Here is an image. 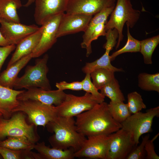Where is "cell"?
Returning <instances> with one entry per match:
<instances>
[{"mask_svg": "<svg viewBox=\"0 0 159 159\" xmlns=\"http://www.w3.org/2000/svg\"><path fill=\"white\" fill-rule=\"evenodd\" d=\"M114 73L107 69L99 68L92 72L90 75L92 83L99 90L115 78Z\"/></svg>", "mask_w": 159, "mask_h": 159, "instance_id": "484cf974", "label": "cell"}, {"mask_svg": "<svg viewBox=\"0 0 159 159\" xmlns=\"http://www.w3.org/2000/svg\"><path fill=\"white\" fill-rule=\"evenodd\" d=\"M115 6L106 8L94 15L90 20L83 36L81 47L86 49V56L88 57L92 52L91 39L94 30L99 24L107 22L109 16L111 14Z\"/></svg>", "mask_w": 159, "mask_h": 159, "instance_id": "44dd1931", "label": "cell"}, {"mask_svg": "<svg viewBox=\"0 0 159 159\" xmlns=\"http://www.w3.org/2000/svg\"><path fill=\"white\" fill-rule=\"evenodd\" d=\"M43 28V26H41L38 31L25 37L16 44L15 51L8 63L7 67L33 52L39 42Z\"/></svg>", "mask_w": 159, "mask_h": 159, "instance_id": "ac0fdd59", "label": "cell"}, {"mask_svg": "<svg viewBox=\"0 0 159 159\" xmlns=\"http://www.w3.org/2000/svg\"><path fill=\"white\" fill-rule=\"evenodd\" d=\"M24 91L17 90L0 84V112L6 119L13 114V111L18 105L17 96Z\"/></svg>", "mask_w": 159, "mask_h": 159, "instance_id": "d6986e66", "label": "cell"}, {"mask_svg": "<svg viewBox=\"0 0 159 159\" xmlns=\"http://www.w3.org/2000/svg\"><path fill=\"white\" fill-rule=\"evenodd\" d=\"M159 133L156 135L151 140L149 139L147 141L145 146V150L146 155L145 158L146 159H159V157L156 153L155 150L154 141L157 138Z\"/></svg>", "mask_w": 159, "mask_h": 159, "instance_id": "d590c367", "label": "cell"}, {"mask_svg": "<svg viewBox=\"0 0 159 159\" xmlns=\"http://www.w3.org/2000/svg\"><path fill=\"white\" fill-rule=\"evenodd\" d=\"M46 126L49 132L54 133L48 139L54 148L62 150L72 148L76 152L87 139L77 131L74 117L57 116Z\"/></svg>", "mask_w": 159, "mask_h": 159, "instance_id": "7a4b0ae2", "label": "cell"}, {"mask_svg": "<svg viewBox=\"0 0 159 159\" xmlns=\"http://www.w3.org/2000/svg\"><path fill=\"white\" fill-rule=\"evenodd\" d=\"M92 16L78 13H63L57 34V38L86 29Z\"/></svg>", "mask_w": 159, "mask_h": 159, "instance_id": "9a60e30c", "label": "cell"}, {"mask_svg": "<svg viewBox=\"0 0 159 159\" xmlns=\"http://www.w3.org/2000/svg\"><path fill=\"white\" fill-rule=\"evenodd\" d=\"M107 104L104 101L97 103L92 109L76 116L77 131L88 137L108 135L120 129L121 124L113 119L108 110Z\"/></svg>", "mask_w": 159, "mask_h": 159, "instance_id": "6da1fadb", "label": "cell"}, {"mask_svg": "<svg viewBox=\"0 0 159 159\" xmlns=\"http://www.w3.org/2000/svg\"><path fill=\"white\" fill-rule=\"evenodd\" d=\"M107 108L113 119L120 124L131 115L127 103L123 102H113L110 101L107 104Z\"/></svg>", "mask_w": 159, "mask_h": 159, "instance_id": "4316f807", "label": "cell"}, {"mask_svg": "<svg viewBox=\"0 0 159 159\" xmlns=\"http://www.w3.org/2000/svg\"><path fill=\"white\" fill-rule=\"evenodd\" d=\"M136 146L131 134L121 128L114 133L108 159H126Z\"/></svg>", "mask_w": 159, "mask_h": 159, "instance_id": "4fadbf2b", "label": "cell"}, {"mask_svg": "<svg viewBox=\"0 0 159 159\" xmlns=\"http://www.w3.org/2000/svg\"><path fill=\"white\" fill-rule=\"evenodd\" d=\"M14 113L9 119L0 118V139L6 137H22L35 143L40 139L37 127L32 123H27L24 112Z\"/></svg>", "mask_w": 159, "mask_h": 159, "instance_id": "277c9868", "label": "cell"}, {"mask_svg": "<svg viewBox=\"0 0 159 159\" xmlns=\"http://www.w3.org/2000/svg\"><path fill=\"white\" fill-rule=\"evenodd\" d=\"M138 87L147 91L159 92V73L149 74L141 73L138 76Z\"/></svg>", "mask_w": 159, "mask_h": 159, "instance_id": "83f0119b", "label": "cell"}, {"mask_svg": "<svg viewBox=\"0 0 159 159\" xmlns=\"http://www.w3.org/2000/svg\"><path fill=\"white\" fill-rule=\"evenodd\" d=\"M55 86L58 89L63 91L69 90L75 91L82 90V83L81 81H74L68 82L65 81H62L57 82Z\"/></svg>", "mask_w": 159, "mask_h": 159, "instance_id": "e575fe53", "label": "cell"}, {"mask_svg": "<svg viewBox=\"0 0 159 159\" xmlns=\"http://www.w3.org/2000/svg\"><path fill=\"white\" fill-rule=\"evenodd\" d=\"M0 31L9 44L16 45L28 36L39 29L34 24L26 25L10 21L0 18Z\"/></svg>", "mask_w": 159, "mask_h": 159, "instance_id": "5bb4252c", "label": "cell"}, {"mask_svg": "<svg viewBox=\"0 0 159 159\" xmlns=\"http://www.w3.org/2000/svg\"><path fill=\"white\" fill-rule=\"evenodd\" d=\"M18 105L13 113L20 111L26 115L30 123L36 127H45L47 124L57 116L56 106L43 103L39 101L28 100L19 101Z\"/></svg>", "mask_w": 159, "mask_h": 159, "instance_id": "8992f818", "label": "cell"}, {"mask_svg": "<svg viewBox=\"0 0 159 159\" xmlns=\"http://www.w3.org/2000/svg\"><path fill=\"white\" fill-rule=\"evenodd\" d=\"M10 45L0 31V46H5Z\"/></svg>", "mask_w": 159, "mask_h": 159, "instance_id": "f35d334b", "label": "cell"}, {"mask_svg": "<svg viewBox=\"0 0 159 159\" xmlns=\"http://www.w3.org/2000/svg\"><path fill=\"white\" fill-rule=\"evenodd\" d=\"M106 42L104 45L105 51L104 54L99 59L91 62L87 63L82 69V72L86 74L90 73L94 70L99 68H105L114 72H122V68L113 66L111 63L110 52L116 44L118 34L115 29H110L106 32L105 36Z\"/></svg>", "mask_w": 159, "mask_h": 159, "instance_id": "30bf717a", "label": "cell"}, {"mask_svg": "<svg viewBox=\"0 0 159 159\" xmlns=\"http://www.w3.org/2000/svg\"><path fill=\"white\" fill-rule=\"evenodd\" d=\"M33 58L32 53L18 60L3 71L0 75V84L13 89L21 70Z\"/></svg>", "mask_w": 159, "mask_h": 159, "instance_id": "7402d4cb", "label": "cell"}, {"mask_svg": "<svg viewBox=\"0 0 159 159\" xmlns=\"http://www.w3.org/2000/svg\"><path fill=\"white\" fill-rule=\"evenodd\" d=\"M48 59L49 56L46 54L42 58L36 59L34 65L27 66L23 75L16 79L13 87L16 89L39 87L47 90H51L47 77L49 71L47 66Z\"/></svg>", "mask_w": 159, "mask_h": 159, "instance_id": "5b68a950", "label": "cell"}, {"mask_svg": "<svg viewBox=\"0 0 159 159\" xmlns=\"http://www.w3.org/2000/svg\"><path fill=\"white\" fill-rule=\"evenodd\" d=\"M66 94L63 91L47 90L40 88L34 87L27 89L17 97L19 101L28 100H37L49 105H60L64 100Z\"/></svg>", "mask_w": 159, "mask_h": 159, "instance_id": "2e32d148", "label": "cell"}, {"mask_svg": "<svg viewBox=\"0 0 159 159\" xmlns=\"http://www.w3.org/2000/svg\"></svg>", "mask_w": 159, "mask_h": 159, "instance_id": "b9f144b4", "label": "cell"}, {"mask_svg": "<svg viewBox=\"0 0 159 159\" xmlns=\"http://www.w3.org/2000/svg\"><path fill=\"white\" fill-rule=\"evenodd\" d=\"M16 47V45L13 44L0 47V72L5 59Z\"/></svg>", "mask_w": 159, "mask_h": 159, "instance_id": "8d00e7d4", "label": "cell"}, {"mask_svg": "<svg viewBox=\"0 0 159 159\" xmlns=\"http://www.w3.org/2000/svg\"><path fill=\"white\" fill-rule=\"evenodd\" d=\"M82 82V90L91 94L99 103L104 101L105 97L98 92V90L91 81L90 73L86 74Z\"/></svg>", "mask_w": 159, "mask_h": 159, "instance_id": "d6a6232c", "label": "cell"}, {"mask_svg": "<svg viewBox=\"0 0 159 159\" xmlns=\"http://www.w3.org/2000/svg\"><path fill=\"white\" fill-rule=\"evenodd\" d=\"M127 103L129 110L131 114L139 112L146 108L141 95L136 91L128 93L127 95Z\"/></svg>", "mask_w": 159, "mask_h": 159, "instance_id": "4dcf8cb0", "label": "cell"}, {"mask_svg": "<svg viewBox=\"0 0 159 159\" xmlns=\"http://www.w3.org/2000/svg\"><path fill=\"white\" fill-rule=\"evenodd\" d=\"M35 143L26 138L8 137L3 141H0V146L13 150H28L34 149Z\"/></svg>", "mask_w": 159, "mask_h": 159, "instance_id": "d4e9b609", "label": "cell"}, {"mask_svg": "<svg viewBox=\"0 0 159 159\" xmlns=\"http://www.w3.org/2000/svg\"><path fill=\"white\" fill-rule=\"evenodd\" d=\"M159 43V35L140 41V52L143 55L145 64H152V55Z\"/></svg>", "mask_w": 159, "mask_h": 159, "instance_id": "f1b7e54d", "label": "cell"}, {"mask_svg": "<svg viewBox=\"0 0 159 159\" xmlns=\"http://www.w3.org/2000/svg\"><path fill=\"white\" fill-rule=\"evenodd\" d=\"M150 135L147 134L143 137L142 142L138 146H137L127 157L126 159H143L145 157L146 153L145 146Z\"/></svg>", "mask_w": 159, "mask_h": 159, "instance_id": "836d02e7", "label": "cell"}, {"mask_svg": "<svg viewBox=\"0 0 159 159\" xmlns=\"http://www.w3.org/2000/svg\"><path fill=\"white\" fill-rule=\"evenodd\" d=\"M140 14L139 10L134 9L130 0H117L111 13L110 18L105 25V29H116L118 37L116 48L119 47L123 39V28L126 23L129 28H133L138 20Z\"/></svg>", "mask_w": 159, "mask_h": 159, "instance_id": "3957f363", "label": "cell"}, {"mask_svg": "<svg viewBox=\"0 0 159 159\" xmlns=\"http://www.w3.org/2000/svg\"><path fill=\"white\" fill-rule=\"evenodd\" d=\"M34 149L38 153H34L35 159H72L74 157V150L72 148L62 150L52 147L50 148L45 145L43 141L35 144Z\"/></svg>", "mask_w": 159, "mask_h": 159, "instance_id": "ffe728a7", "label": "cell"}, {"mask_svg": "<svg viewBox=\"0 0 159 159\" xmlns=\"http://www.w3.org/2000/svg\"><path fill=\"white\" fill-rule=\"evenodd\" d=\"M35 0H28L27 1L24 5V6L26 7H28L35 2Z\"/></svg>", "mask_w": 159, "mask_h": 159, "instance_id": "ab89813d", "label": "cell"}, {"mask_svg": "<svg viewBox=\"0 0 159 159\" xmlns=\"http://www.w3.org/2000/svg\"><path fill=\"white\" fill-rule=\"evenodd\" d=\"M22 6L21 0H0V18L9 21L20 23L17 10Z\"/></svg>", "mask_w": 159, "mask_h": 159, "instance_id": "603a6c76", "label": "cell"}, {"mask_svg": "<svg viewBox=\"0 0 159 159\" xmlns=\"http://www.w3.org/2000/svg\"><path fill=\"white\" fill-rule=\"evenodd\" d=\"M0 154L4 159L32 158L30 150H13L0 146Z\"/></svg>", "mask_w": 159, "mask_h": 159, "instance_id": "1f68e13d", "label": "cell"}, {"mask_svg": "<svg viewBox=\"0 0 159 159\" xmlns=\"http://www.w3.org/2000/svg\"><path fill=\"white\" fill-rule=\"evenodd\" d=\"M63 14L50 18L42 25L43 27L42 34L39 43L32 53L33 58L42 55L56 42L57 34Z\"/></svg>", "mask_w": 159, "mask_h": 159, "instance_id": "7c38bea8", "label": "cell"}, {"mask_svg": "<svg viewBox=\"0 0 159 159\" xmlns=\"http://www.w3.org/2000/svg\"><path fill=\"white\" fill-rule=\"evenodd\" d=\"M2 116V113L0 112V118H1V116Z\"/></svg>", "mask_w": 159, "mask_h": 159, "instance_id": "60d3db41", "label": "cell"}, {"mask_svg": "<svg viewBox=\"0 0 159 159\" xmlns=\"http://www.w3.org/2000/svg\"><path fill=\"white\" fill-rule=\"evenodd\" d=\"M115 0H69L66 13L93 16L103 10L115 6Z\"/></svg>", "mask_w": 159, "mask_h": 159, "instance_id": "e0dca14e", "label": "cell"}, {"mask_svg": "<svg viewBox=\"0 0 159 159\" xmlns=\"http://www.w3.org/2000/svg\"><path fill=\"white\" fill-rule=\"evenodd\" d=\"M127 39L126 43L122 48L114 52L110 56L111 61L114 60L117 56L124 53L140 52V41L132 36L130 32L129 26L127 24Z\"/></svg>", "mask_w": 159, "mask_h": 159, "instance_id": "f546056e", "label": "cell"}, {"mask_svg": "<svg viewBox=\"0 0 159 159\" xmlns=\"http://www.w3.org/2000/svg\"><path fill=\"white\" fill-rule=\"evenodd\" d=\"M159 116V106L148 109L145 112L140 111L131 114L122 123L121 128L131 134L137 146L142 135L152 131L153 119Z\"/></svg>", "mask_w": 159, "mask_h": 159, "instance_id": "52a82bcc", "label": "cell"}, {"mask_svg": "<svg viewBox=\"0 0 159 159\" xmlns=\"http://www.w3.org/2000/svg\"><path fill=\"white\" fill-rule=\"evenodd\" d=\"M117 80L114 78L109 83L100 90V93L107 97L113 102H124L125 99Z\"/></svg>", "mask_w": 159, "mask_h": 159, "instance_id": "cb8c5ba5", "label": "cell"}, {"mask_svg": "<svg viewBox=\"0 0 159 159\" xmlns=\"http://www.w3.org/2000/svg\"><path fill=\"white\" fill-rule=\"evenodd\" d=\"M106 22H103L98 24L95 28L92 34L91 39L92 42L93 41L97 39L101 36H105L106 33L105 25Z\"/></svg>", "mask_w": 159, "mask_h": 159, "instance_id": "74e56055", "label": "cell"}, {"mask_svg": "<svg viewBox=\"0 0 159 159\" xmlns=\"http://www.w3.org/2000/svg\"><path fill=\"white\" fill-rule=\"evenodd\" d=\"M69 0H35L34 21L42 25L50 18L64 13Z\"/></svg>", "mask_w": 159, "mask_h": 159, "instance_id": "8fae6325", "label": "cell"}, {"mask_svg": "<svg viewBox=\"0 0 159 159\" xmlns=\"http://www.w3.org/2000/svg\"><path fill=\"white\" fill-rule=\"evenodd\" d=\"M114 133L88 137L80 149L74 152V157L108 159Z\"/></svg>", "mask_w": 159, "mask_h": 159, "instance_id": "ba28073f", "label": "cell"}, {"mask_svg": "<svg viewBox=\"0 0 159 159\" xmlns=\"http://www.w3.org/2000/svg\"><path fill=\"white\" fill-rule=\"evenodd\" d=\"M98 101L90 93L82 96L66 94L62 102L56 106L57 116L74 117L93 108Z\"/></svg>", "mask_w": 159, "mask_h": 159, "instance_id": "9c48e42d", "label": "cell"}]
</instances>
